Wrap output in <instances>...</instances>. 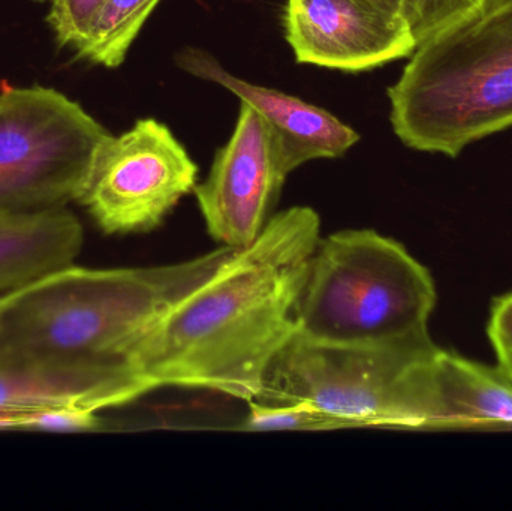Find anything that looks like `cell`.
<instances>
[{"label":"cell","mask_w":512,"mask_h":511,"mask_svg":"<svg viewBox=\"0 0 512 511\" xmlns=\"http://www.w3.org/2000/svg\"><path fill=\"white\" fill-rule=\"evenodd\" d=\"M321 239L315 210L271 216L254 243L170 309L132 357L147 390L191 387L252 402L295 333V306Z\"/></svg>","instance_id":"cell-1"},{"label":"cell","mask_w":512,"mask_h":511,"mask_svg":"<svg viewBox=\"0 0 512 511\" xmlns=\"http://www.w3.org/2000/svg\"><path fill=\"white\" fill-rule=\"evenodd\" d=\"M236 251L222 246L194 260L155 267L72 264L5 294L0 368L134 372L132 357L147 333Z\"/></svg>","instance_id":"cell-2"},{"label":"cell","mask_w":512,"mask_h":511,"mask_svg":"<svg viewBox=\"0 0 512 511\" xmlns=\"http://www.w3.org/2000/svg\"><path fill=\"white\" fill-rule=\"evenodd\" d=\"M388 98L394 134L418 152L457 158L512 128V0H481L420 42Z\"/></svg>","instance_id":"cell-3"},{"label":"cell","mask_w":512,"mask_h":511,"mask_svg":"<svg viewBox=\"0 0 512 511\" xmlns=\"http://www.w3.org/2000/svg\"><path fill=\"white\" fill-rule=\"evenodd\" d=\"M436 288L405 246L373 230L319 239L295 306V332L322 344L430 338Z\"/></svg>","instance_id":"cell-4"},{"label":"cell","mask_w":512,"mask_h":511,"mask_svg":"<svg viewBox=\"0 0 512 511\" xmlns=\"http://www.w3.org/2000/svg\"><path fill=\"white\" fill-rule=\"evenodd\" d=\"M432 338L379 345L322 344L297 332L268 369L261 401H300L343 428L435 431Z\"/></svg>","instance_id":"cell-5"},{"label":"cell","mask_w":512,"mask_h":511,"mask_svg":"<svg viewBox=\"0 0 512 511\" xmlns=\"http://www.w3.org/2000/svg\"><path fill=\"white\" fill-rule=\"evenodd\" d=\"M108 135L59 90H0V213L44 212L77 200Z\"/></svg>","instance_id":"cell-6"},{"label":"cell","mask_w":512,"mask_h":511,"mask_svg":"<svg viewBox=\"0 0 512 511\" xmlns=\"http://www.w3.org/2000/svg\"><path fill=\"white\" fill-rule=\"evenodd\" d=\"M197 177L176 135L147 117L102 141L75 201L105 234L150 233L194 191Z\"/></svg>","instance_id":"cell-7"},{"label":"cell","mask_w":512,"mask_h":511,"mask_svg":"<svg viewBox=\"0 0 512 511\" xmlns=\"http://www.w3.org/2000/svg\"><path fill=\"white\" fill-rule=\"evenodd\" d=\"M285 179L273 132L242 104L233 135L216 152L209 177L194 189L210 236L233 249L254 243Z\"/></svg>","instance_id":"cell-8"},{"label":"cell","mask_w":512,"mask_h":511,"mask_svg":"<svg viewBox=\"0 0 512 511\" xmlns=\"http://www.w3.org/2000/svg\"><path fill=\"white\" fill-rule=\"evenodd\" d=\"M283 24L298 63L339 71L379 68L418 45L402 15L370 0H288Z\"/></svg>","instance_id":"cell-9"},{"label":"cell","mask_w":512,"mask_h":511,"mask_svg":"<svg viewBox=\"0 0 512 511\" xmlns=\"http://www.w3.org/2000/svg\"><path fill=\"white\" fill-rule=\"evenodd\" d=\"M176 62L188 74L230 90L267 123L285 176L315 159L340 158L360 140L357 131L324 108L249 83L231 74L209 51L186 47L177 54Z\"/></svg>","instance_id":"cell-10"},{"label":"cell","mask_w":512,"mask_h":511,"mask_svg":"<svg viewBox=\"0 0 512 511\" xmlns=\"http://www.w3.org/2000/svg\"><path fill=\"white\" fill-rule=\"evenodd\" d=\"M149 393L131 371L11 366L0 368V417L23 420L42 411L75 408L95 411L128 404Z\"/></svg>","instance_id":"cell-11"},{"label":"cell","mask_w":512,"mask_h":511,"mask_svg":"<svg viewBox=\"0 0 512 511\" xmlns=\"http://www.w3.org/2000/svg\"><path fill=\"white\" fill-rule=\"evenodd\" d=\"M83 243V225L68 207L0 213V297L72 266Z\"/></svg>","instance_id":"cell-12"},{"label":"cell","mask_w":512,"mask_h":511,"mask_svg":"<svg viewBox=\"0 0 512 511\" xmlns=\"http://www.w3.org/2000/svg\"><path fill=\"white\" fill-rule=\"evenodd\" d=\"M435 395V431H512V380L499 366L439 348Z\"/></svg>","instance_id":"cell-13"},{"label":"cell","mask_w":512,"mask_h":511,"mask_svg":"<svg viewBox=\"0 0 512 511\" xmlns=\"http://www.w3.org/2000/svg\"><path fill=\"white\" fill-rule=\"evenodd\" d=\"M161 0H105L84 38L78 57L105 68H117Z\"/></svg>","instance_id":"cell-14"},{"label":"cell","mask_w":512,"mask_h":511,"mask_svg":"<svg viewBox=\"0 0 512 511\" xmlns=\"http://www.w3.org/2000/svg\"><path fill=\"white\" fill-rule=\"evenodd\" d=\"M246 431H331L345 429L318 408L300 401L249 402Z\"/></svg>","instance_id":"cell-15"},{"label":"cell","mask_w":512,"mask_h":511,"mask_svg":"<svg viewBox=\"0 0 512 511\" xmlns=\"http://www.w3.org/2000/svg\"><path fill=\"white\" fill-rule=\"evenodd\" d=\"M481 0H403V18L418 44L450 26Z\"/></svg>","instance_id":"cell-16"},{"label":"cell","mask_w":512,"mask_h":511,"mask_svg":"<svg viewBox=\"0 0 512 511\" xmlns=\"http://www.w3.org/2000/svg\"><path fill=\"white\" fill-rule=\"evenodd\" d=\"M105 0H50L47 21L62 47H72L84 38Z\"/></svg>","instance_id":"cell-17"},{"label":"cell","mask_w":512,"mask_h":511,"mask_svg":"<svg viewBox=\"0 0 512 511\" xmlns=\"http://www.w3.org/2000/svg\"><path fill=\"white\" fill-rule=\"evenodd\" d=\"M102 422L95 411L59 408L30 414L23 419V431L44 432H93L101 428Z\"/></svg>","instance_id":"cell-18"},{"label":"cell","mask_w":512,"mask_h":511,"mask_svg":"<svg viewBox=\"0 0 512 511\" xmlns=\"http://www.w3.org/2000/svg\"><path fill=\"white\" fill-rule=\"evenodd\" d=\"M487 335L499 368L512 380V291L493 300Z\"/></svg>","instance_id":"cell-19"},{"label":"cell","mask_w":512,"mask_h":511,"mask_svg":"<svg viewBox=\"0 0 512 511\" xmlns=\"http://www.w3.org/2000/svg\"><path fill=\"white\" fill-rule=\"evenodd\" d=\"M370 2L375 3V5H378L379 8L385 9V11L393 12V14L397 15H402L403 0H370Z\"/></svg>","instance_id":"cell-20"},{"label":"cell","mask_w":512,"mask_h":511,"mask_svg":"<svg viewBox=\"0 0 512 511\" xmlns=\"http://www.w3.org/2000/svg\"><path fill=\"white\" fill-rule=\"evenodd\" d=\"M0 431H23V420L17 417H0Z\"/></svg>","instance_id":"cell-21"},{"label":"cell","mask_w":512,"mask_h":511,"mask_svg":"<svg viewBox=\"0 0 512 511\" xmlns=\"http://www.w3.org/2000/svg\"><path fill=\"white\" fill-rule=\"evenodd\" d=\"M35 2H50V0H35Z\"/></svg>","instance_id":"cell-22"}]
</instances>
